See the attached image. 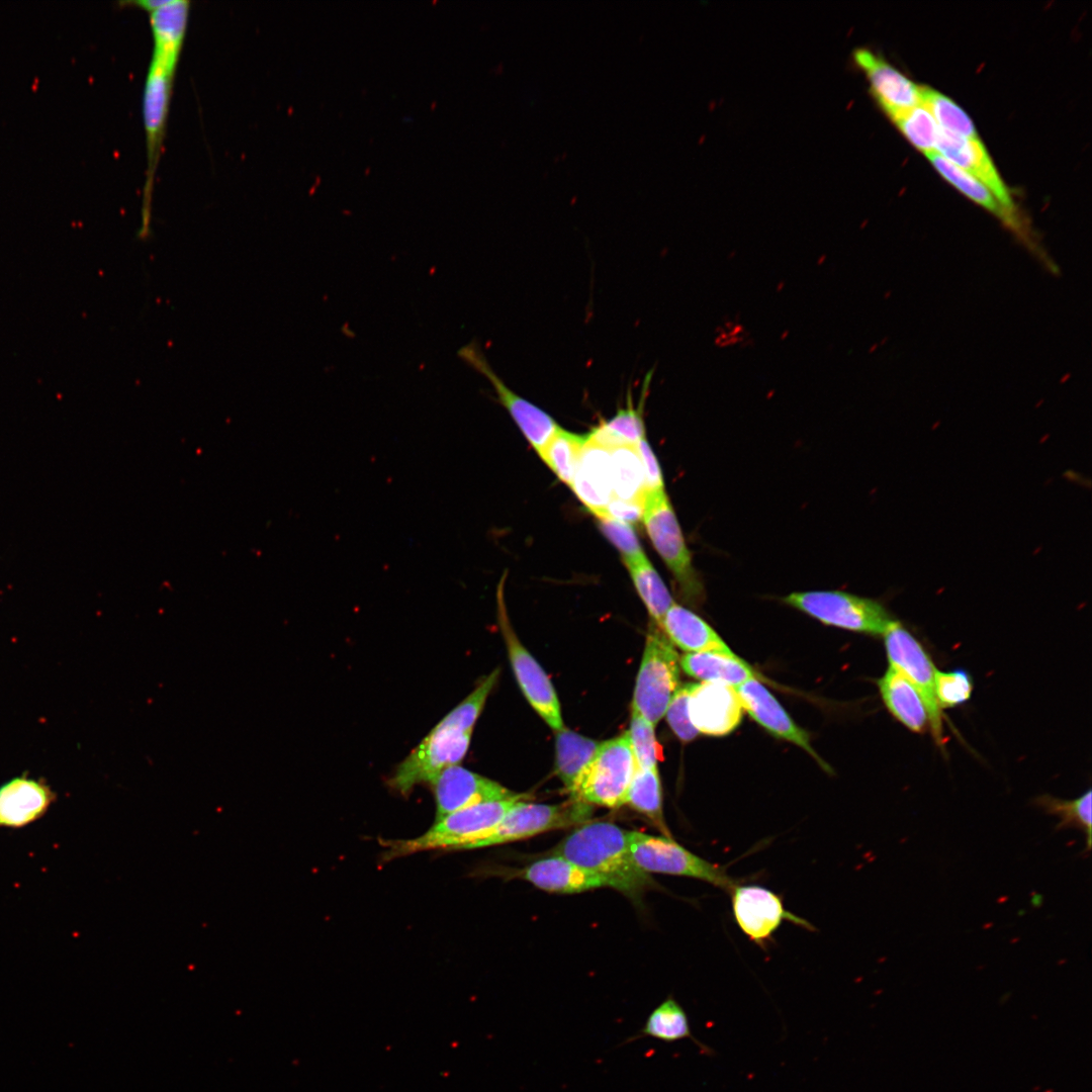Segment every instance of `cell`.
I'll list each match as a JSON object with an SVG mask.
<instances>
[{
    "label": "cell",
    "mask_w": 1092,
    "mask_h": 1092,
    "mask_svg": "<svg viewBox=\"0 0 1092 1092\" xmlns=\"http://www.w3.org/2000/svg\"><path fill=\"white\" fill-rule=\"evenodd\" d=\"M636 768L627 732L602 742L582 777L576 799L611 809L621 807Z\"/></svg>",
    "instance_id": "cell-9"
},
{
    "label": "cell",
    "mask_w": 1092,
    "mask_h": 1092,
    "mask_svg": "<svg viewBox=\"0 0 1092 1092\" xmlns=\"http://www.w3.org/2000/svg\"><path fill=\"white\" fill-rule=\"evenodd\" d=\"M634 586L658 627L674 603L666 585L646 556L626 564Z\"/></svg>",
    "instance_id": "cell-33"
},
{
    "label": "cell",
    "mask_w": 1092,
    "mask_h": 1092,
    "mask_svg": "<svg viewBox=\"0 0 1092 1092\" xmlns=\"http://www.w3.org/2000/svg\"><path fill=\"white\" fill-rule=\"evenodd\" d=\"M601 743L569 729L556 731V771L572 799Z\"/></svg>",
    "instance_id": "cell-27"
},
{
    "label": "cell",
    "mask_w": 1092,
    "mask_h": 1092,
    "mask_svg": "<svg viewBox=\"0 0 1092 1092\" xmlns=\"http://www.w3.org/2000/svg\"><path fill=\"white\" fill-rule=\"evenodd\" d=\"M694 686L695 684L679 686L665 712L670 728L685 742L693 740L699 734L690 721L688 711L689 699Z\"/></svg>",
    "instance_id": "cell-42"
},
{
    "label": "cell",
    "mask_w": 1092,
    "mask_h": 1092,
    "mask_svg": "<svg viewBox=\"0 0 1092 1092\" xmlns=\"http://www.w3.org/2000/svg\"><path fill=\"white\" fill-rule=\"evenodd\" d=\"M576 866L598 875L607 887L632 900L654 886L649 874L634 861L627 841V830L615 823H582L553 849Z\"/></svg>",
    "instance_id": "cell-1"
},
{
    "label": "cell",
    "mask_w": 1092,
    "mask_h": 1092,
    "mask_svg": "<svg viewBox=\"0 0 1092 1092\" xmlns=\"http://www.w3.org/2000/svg\"><path fill=\"white\" fill-rule=\"evenodd\" d=\"M472 732H460L437 724L397 765L388 786L401 796L429 783L441 770L458 764L465 756Z\"/></svg>",
    "instance_id": "cell-10"
},
{
    "label": "cell",
    "mask_w": 1092,
    "mask_h": 1092,
    "mask_svg": "<svg viewBox=\"0 0 1092 1092\" xmlns=\"http://www.w3.org/2000/svg\"><path fill=\"white\" fill-rule=\"evenodd\" d=\"M499 675L496 668L485 676L478 686L441 721L443 725L461 732H472L488 695Z\"/></svg>",
    "instance_id": "cell-38"
},
{
    "label": "cell",
    "mask_w": 1092,
    "mask_h": 1092,
    "mask_svg": "<svg viewBox=\"0 0 1092 1092\" xmlns=\"http://www.w3.org/2000/svg\"><path fill=\"white\" fill-rule=\"evenodd\" d=\"M597 518L602 532L619 550L625 564L646 556L630 524L606 515Z\"/></svg>",
    "instance_id": "cell-41"
},
{
    "label": "cell",
    "mask_w": 1092,
    "mask_h": 1092,
    "mask_svg": "<svg viewBox=\"0 0 1092 1092\" xmlns=\"http://www.w3.org/2000/svg\"><path fill=\"white\" fill-rule=\"evenodd\" d=\"M436 802V821L459 810L517 795L500 784L458 764L441 770L429 782Z\"/></svg>",
    "instance_id": "cell-15"
},
{
    "label": "cell",
    "mask_w": 1092,
    "mask_h": 1092,
    "mask_svg": "<svg viewBox=\"0 0 1092 1092\" xmlns=\"http://www.w3.org/2000/svg\"><path fill=\"white\" fill-rule=\"evenodd\" d=\"M630 852L645 873L693 878L730 893L738 884L723 867L712 863L678 844L672 837L627 831Z\"/></svg>",
    "instance_id": "cell-4"
},
{
    "label": "cell",
    "mask_w": 1092,
    "mask_h": 1092,
    "mask_svg": "<svg viewBox=\"0 0 1092 1092\" xmlns=\"http://www.w3.org/2000/svg\"><path fill=\"white\" fill-rule=\"evenodd\" d=\"M678 677L679 656L662 630L651 622L636 678L632 712L657 724L679 687Z\"/></svg>",
    "instance_id": "cell-3"
},
{
    "label": "cell",
    "mask_w": 1092,
    "mask_h": 1092,
    "mask_svg": "<svg viewBox=\"0 0 1092 1092\" xmlns=\"http://www.w3.org/2000/svg\"><path fill=\"white\" fill-rule=\"evenodd\" d=\"M642 520L652 545L674 576L681 595L691 602L700 600L703 585L665 491L645 495Z\"/></svg>",
    "instance_id": "cell-7"
},
{
    "label": "cell",
    "mask_w": 1092,
    "mask_h": 1092,
    "mask_svg": "<svg viewBox=\"0 0 1092 1092\" xmlns=\"http://www.w3.org/2000/svg\"><path fill=\"white\" fill-rule=\"evenodd\" d=\"M654 726L636 712H632L630 729L627 731L630 745L638 768H657L660 756Z\"/></svg>",
    "instance_id": "cell-39"
},
{
    "label": "cell",
    "mask_w": 1092,
    "mask_h": 1092,
    "mask_svg": "<svg viewBox=\"0 0 1092 1092\" xmlns=\"http://www.w3.org/2000/svg\"><path fill=\"white\" fill-rule=\"evenodd\" d=\"M526 799L527 795L517 794L459 810L436 821L428 831L415 838H380L379 844L385 848L380 859L387 862L435 849L463 850L465 846L486 837L516 803Z\"/></svg>",
    "instance_id": "cell-2"
},
{
    "label": "cell",
    "mask_w": 1092,
    "mask_h": 1092,
    "mask_svg": "<svg viewBox=\"0 0 1092 1092\" xmlns=\"http://www.w3.org/2000/svg\"><path fill=\"white\" fill-rule=\"evenodd\" d=\"M1091 795L1089 789L1079 798L1074 800H1062L1044 794L1036 797L1032 803L1049 815L1061 819L1056 829L1077 828L1084 832L1086 837V851L1091 848Z\"/></svg>",
    "instance_id": "cell-34"
},
{
    "label": "cell",
    "mask_w": 1092,
    "mask_h": 1092,
    "mask_svg": "<svg viewBox=\"0 0 1092 1092\" xmlns=\"http://www.w3.org/2000/svg\"><path fill=\"white\" fill-rule=\"evenodd\" d=\"M853 60L864 73L873 96L890 118L922 103L921 87L882 57L868 49H857L853 52Z\"/></svg>",
    "instance_id": "cell-17"
},
{
    "label": "cell",
    "mask_w": 1092,
    "mask_h": 1092,
    "mask_svg": "<svg viewBox=\"0 0 1092 1092\" xmlns=\"http://www.w3.org/2000/svg\"><path fill=\"white\" fill-rule=\"evenodd\" d=\"M504 580L497 588V619L509 658L519 686L533 709L555 731L563 729L560 704L551 680L516 636L509 622L504 597Z\"/></svg>",
    "instance_id": "cell-12"
},
{
    "label": "cell",
    "mask_w": 1092,
    "mask_h": 1092,
    "mask_svg": "<svg viewBox=\"0 0 1092 1092\" xmlns=\"http://www.w3.org/2000/svg\"><path fill=\"white\" fill-rule=\"evenodd\" d=\"M971 675L963 669L935 671V695L940 708H951L966 703L972 695Z\"/></svg>",
    "instance_id": "cell-40"
},
{
    "label": "cell",
    "mask_w": 1092,
    "mask_h": 1092,
    "mask_svg": "<svg viewBox=\"0 0 1092 1092\" xmlns=\"http://www.w3.org/2000/svg\"><path fill=\"white\" fill-rule=\"evenodd\" d=\"M167 0H140V1H126L122 4H131L139 8L147 10L149 13L158 7L162 6Z\"/></svg>",
    "instance_id": "cell-45"
},
{
    "label": "cell",
    "mask_w": 1092,
    "mask_h": 1092,
    "mask_svg": "<svg viewBox=\"0 0 1092 1092\" xmlns=\"http://www.w3.org/2000/svg\"><path fill=\"white\" fill-rule=\"evenodd\" d=\"M514 875L551 893L576 894L606 887L598 875L558 854L537 859Z\"/></svg>",
    "instance_id": "cell-22"
},
{
    "label": "cell",
    "mask_w": 1092,
    "mask_h": 1092,
    "mask_svg": "<svg viewBox=\"0 0 1092 1092\" xmlns=\"http://www.w3.org/2000/svg\"><path fill=\"white\" fill-rule=\"evenodd\" d=\"M190 2L167 0L150 12L153 32V57L177 65L185 37Z\"/></svg>",
    "instance_id": "cell-26"
},
{
    "label": "cell",
    "mask_w": 1092,
    "mask_h": 1092,
    "mask_svg": "<svg viewBox=\"0 0 1092 1092\" xmlns=\"http://www.w3.org/2000/svg\"><path fill=\"white\" fill-rule=\"evenodd\" d=\"M659 628L672 645L688 653L716 652L735 656L702 618L675 603L664 615Z\"/></svg>",
    "instance_id": "cell-23"
},
{
    "label": "cell",
    "mask_w": 1092,
    "mask_h": 1092,
    "mask_svg": "<svg viewBox=\"0 0 1092 1092\" xmlns=\"http://www.w3.org/2000/svg\"><path fill=\"white\" fill-rule=\"evenodd\" d=\"M742 708L759 725L778 738L788 740L802 747L826 770L829 767L812 748L809 735L788 715L775 697L756 678H751L735 688Z\"/></svg>",
    "instance_id": "cell-19"
},
{
    "label": "cell",
    "mask_w": 1092,
    "mask_h": 1092,
    "mask_svg": "<svg viewBox=\"0 0 1092 1092\" xmlns=\"http://www.w3.org/2000/svg\"><path fill=\"white\" fill-rule=\"evenodd\" d=\"M890 666L900 671L919 693L931 732L938 744L943 739L941 708L935 695V668L924 647L899 622L883 634Z\"/></svg>",
    "instance_id": "cell-11"
},
{
    "label": "cell",
    "mask_w": 1092,
    "mask_h": 1092,
    "mask_svg": "<svg viewBox=\"0 0 1092 1092\" xmlns=\"http://www.w3.org/2000/svg\"><path fill=\"white\" fill-rule=\"evenodd\" d=\"M610 453L614 497L644 502V471L636 446L615 448Z\"/></svg>",
    "instance_id": "cell-32"
},
{
    "label": "cell",
    "mask_w": 1092,
    "mask_h": 1092,
    "mask_svg": "<svg viewBox=\"0 0 1092 1092\" xmlns=\"http://www.w3.org/2000/svg\"><path fill=\"white\" fill-rule=\"evenodd\" d=\"M935 151L982 182L1007 211L1014 212L1009 190L979 139L969 140L939 127Z\"/></svg>",
    "instance_id": "cell-18"
},
{
    "label": "cell",
    "mask_w": 1092,
    "mask_h": 1092,
    "mask_svg": "<svg viewBox=\"0 0 1092 1092\" xmlns=\"http://www.w3.org/2000/svg\"><path fill=\"white\" fill-rule=\"evenodd\" d=\"M584 441L585 436L559 428L538 454L556 476L570 486Z\"/></svg>",
    "instance_id": "cell-35"
},
{
    "label": "cell",
    "mask_w": 1092,
    "mask_h": 1092,
    "mask_svg": "<svg viewBox=\"0 0 1092 1092\" xmlns=\"http://www.w3.org/2000/svg\"><path fill=\"white\" fill-rule=\"evenodd\" d=\"M590 812L589 804L572 798L559 804H539L522 800L505 814L486 837L465 846L464 849L505 844L546 831L580 825L589 818Z\"/></svg>",
    "instance_id": "cell-8"
},
{
    "label": "cell",
    "mask_w": 1092,
    "mask_h": 1092,
    "mask_svg": "<svg viewBox=\"0 0 1092 1092\" xmlns=\"http://www.w3.org/2000/svg\"><path fill=\"white\" fill-rule=\"evenodd\" d=\"M921 100L939 127L969 140L979 139L970 117L951 99L933 89L921 87Z\"/></svg>",
    "instance_id": "cell-36"
},
{
    "label": "cell",
    "mask_w": 1092,
    "mask_h": 1092,
    "mask_svg": "<svg viewBox=\"0 0 1092 1092\" xmlns=\"http://www.w3.org/2000/svg\"><path fill=\"white\" fill-rule=\"evenodd\" d=\"M56 800L39 780L16 777L0 787V828H22L40 819Z\"/></svg>",
    "instance_id": "cell-21"
},
{
    "label": "cell",
    "mask_w": 1092,
    "mask_h": 1092,
    "mask_svg": "<svg viewBox=\"0 0 1092 1092\" xmlns=\"http://www.w3.org/2000/svg\"><path fill=\"white\" fill-rule=\"evenodd\" d=\"M688 711L695 729L709 736L731 733L740 724L743 715L735 688L717 681L695 684Z\"/></svg>",
    "instance_id": "cell-16"
},
{
    "label": "cell",
    "mask_w": 1092,
    "mask_h": 1092,
    "mask_svg": "<svg viewBox=\"0 0 1092 1092\" xmlns=\"http://www.w3.org/2000/svg\"><path fill=\"white\" fill-rule=\"evenodd\" d=\"M625 804L646 816L663 836L672 837L663 817L662 788L657 768H636Z\"/></svg>",
    "instance_id": "cell-29"
},
{
    "label": "cell",
    "mask_w": 1092,
    "mask_h": 1092,
    "mask_svg": "<svg viewBox=\"0 0 1092 1092\" xmlns=\"http://www.w3.org/2000/svg\"><path fill=\"white\" fill-rule=\"evenodd\" d=\"M878 686L886 707L899 722L913 732L925 730L928 716L924 703L904 674L890 666Z\"/></svg>",
    "instance_id": "cell-24"
},
{
    "label": "cell",
    "mask_w": 1092,
    "mask_h": 1092,
    "mask_svg": "<svg viewBox=\"0 0 1092 1092\" xmlns=\"http://www.w3.org/2000/svg\"><path fill=\"white\" fill-rule=\"evenodd\" d=\"M642 1037H652L664 1042L690 1039L703 1055H714L710 1046L693 1034L686 1010L671 995L651 1011L643 1026L635 1034L629 1036L621 1044L630 1043Z\"/></svg>",
    "instance_id": "cell-25"
},
{
    "label": "cell",
    "mask_w": 1092,
    "mask_h": 1092,
    "mask_svg": "<svg viewBox=\"0 0 1092 1092\" xmlns=\"http://www.w3.org/2000/svg\"><path fill=\"white\" fill-rule=\"evenodd\" d=\"M605 515L630 525L637 523L643 517V502L613 497L606 508Z\"/></svg>",
    "instance_id": "cell-44"
},
{
    "label": "cell",
    "mask_w": 1092,
    "mask_h": 1092,
    "mask_svg": "<svg viewBox=\"0 0 1092 1092\" xmlns=\"http://www.w3.org/2000/svg\"><path fill=\"white\" fill-rule=\"evenodd\" d=\"M636 448L640 456L644 471L646 489L645 495L665 491L662 473L658 461L646 439L643 438L636 445Z\"/></svg>",
    "instance_id": "cell-43"
},
{
    "label": "cell",
    "mask_w": 1092,
    "mask_h": 1092,
    "mask_svg": "<svg viewBox=\"0 0 1092 1092\" xmlns=\"http://www.w3.org/2000/svg\"><path fill=\"white\" fill-rule=\"evenodd\" d=\"M457 355L489 381L499 403L539 453L560 428L555 420L536 404L513 391L492 369L476 341L462 346Z\"/></svg>",
    "instance_id": "cell-13"
},
{
    "label": "cell",
    "mask_w": 1092,
    "mask_h": 1092,
    "mask_svg": "<svg viewBox=\"0 0 1092 1092\" xmlns=\"http://www.w3.org/2000/svg\"><path fill=\"white\" fill-rule=\"evenodd\" d=\"M587 439L597 445L612 450L619 447L636 446L645 438L641 411L632 403L604 422H601L587 435Z\"/></svg>",
    "instance_id": "cell-31"
},
{
    "label": "cell",
    "mask_w": 1092,
    "mask_h": 1092,
    "mask_svg": "<svg viewBox=\"0 0 1092 1092\" xmlns=\"http://www.w3.org/2000/svg\"><path fill=\"white\" fill-rule=\"evenodd\" d=\"M176 68L152 58L145 83L143 113L146 130L147 171L141 226L138 232V238L144 241L151 236L153 185L161 156Z\"/></svg>",
    "instance_id": "cell-6"
},
{
    "label": "cell",
    "mask_w": 1092,
    "mask_h": 1092,
    "mask_svg": "<svg viewBox=\"0 0 1092 1092\" xmlns=\"http://www.w3.org/2000/svg\"><path fill=\"white\" fill-rule=\"evenodd\" d=\"M891 119L918 150L924 154L935 151L939 126L922 103L897 113Z\"/></svg>",
    "instance_id": "cell-37"
},
{
    "label": "cell",
    "mask_w": 1092,
    "mask_h": 1092,
    "mask_svg": "<svg viewBox=\"0 0 1092 1092\" xmlns=\"http://www.w3.org/2000/svg\"><path fill=\"white\" fill-rule=\"evenodd\" d=\"M925 155L937 172L963 194L1003 219L1004 222L1015 225L1016 218L1013 213L1007 211L982 182L942 157L936 151H932Z\"/></svg>",
    "instance_id": "cell-30"
},
{
    "label": "cell",
    "mask_w": 1092,
    "mask_h": 1092,
    "mask_svg": "<svg viewBox=\"0 0 1092 1092\" xmlns=\"http://www.w3.org/2000/svg\"><path fill=\"white\" fill-rule=\"evenodd\" d=\"M570 487L596 517L605 515L613 495L610 450L587 439L579 451Z\"/></svg>",
    "instance_id": "cell-20"
},
{
    "label": "cell",
    "mask_w": 1092,
    "mask_h": 1092,
    "mask_svg": "<svg viewBox=\"0 0 1092 1092\" xmlns=\"http://www.w3.org/2000/svg\"><path fill=\"white\" fill-rule=\"evenodd\" d=\"M729 894L737 925L751 941L762 947L784 920L814 929L808 921L786 910L782 899L764 887L737 884Z\"/></svg>",
    "instance_id": "cell-14"
},
{
    "label": "cell",
    "mask_w": 1092,
    "mask_h": 1092,
    "mask_svg": "<svg viewBox=\"0 0 1092 1092\" xmlns=\"http://www.w3.org/2000/svg\"><path fill=\"white\" fill-rule=\"evenodd\" d=\"M784 602L826 625L871 635H883L895 621L879 602L844 592L792 593Z\"/></svg>",
    "instance_id": "cell-5"
},
{
    "label": "cell",
    "mask_w": 1092,
    "mask_h": 1092,
    "mask_svg": "<svg viewBox=\"0 0 1092 1092\" xmlns=\"http://www.w3.org/2000/svg\"><path fill=\"white\" fill-rule=\"evenodd\" d=\"M682 670L692 677L703 681L724 682L734 688L758 674L737 655L729 656L716 652L687 653L679 658Z\"/></svg>",
    "instance_id": "cell-28"
}]
</instances>
